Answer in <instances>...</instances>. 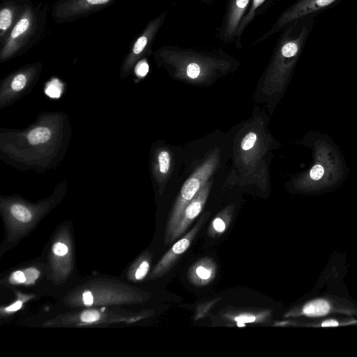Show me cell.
<instances>
[{
	"mask_svg": "<svg viewBox=\"0 0 357 357\" xmlns=\"http://www.w3.org/2000/svg\"><path fill=\"white\" fill-rule=\"evenodd\" d=\"M171 157L168 151H161L158 155V167L161 174L165 175L169 170Z\"/></svg>",
	"mask_w": 357,
	"mask_h": 357,
	"instance_id": "e0dca14e",
	"label": "cell"
},
{
	"mask_svg": "<svg viewBox=\"0 0 357 357\" xmlns=\"http://www.w3.org/2000/svg\"><path fill=\"white\" fill-rule=\"evenodd\" d=\"M31 24V17L29 13L26 12L23 17L19 20L13 29L10 38L3 49V53L5 54L11 52L15 47H17L18 43L22 40V38L29 30Z\"/></svg>",
	"mask_w": 357,
	"mask_h": 357,
	"instance_id": "30bf717a",
	"label": "cell"
},
{
	"mask_svg": "<svg viewBox=\"0 0 357 357\" xmlns=\"http://www.w3.org/2000/svg\"><path fill=\"white\" fill-rule=\"evenodd\" d=\"M54 253L58 256H63L68 252L67 246L61 243H56L52 248Z\"/></svg>",
	"mask_w": 357,
	"mask_h": 357,
	"instance_id": "f1b7e54d",
	"label": "cell"
},
{
	"mask_svg": "<svg viewBox=\"0 0 357 357\" xmlns=\"http://www.w3.org/2000/svg\"><path fill=\"white\" fill-rule=\"evenodd\" d=\"M208 215V213H206L202 216L196 225L172 246L155 268L153 271L155 275H162L174 266L181 255L189 248L195 237L206 221Z\"/></svg>",
	"mask_w": 357,
	"mask_h": 357,
	"instance_id": "5b68a950",
	"label": "cell"
},
{
	"mask_svg": "<svg viewBox=\"0 0 357 357\" xmlns=\"http://www.w3.org/2000/svg\"><path fill=\"white\" fill-rule=\"evenodd\" d=\"M211 186V183L207 181L185 207L171 235L166 241L167 243H172L183 236L194 220L198 217L204 208Z\"/></svg>",
	"mask_w": 357,
	"mask_h": 357,
	"instance_id": "277c9868",
	"label": "cell"
},
{
	"mask_svg": "<svg viewBox=\"0 0 357 357\" xmlns=\"http://www.w3.org/2000/svg\"><path fill=\"white\" fill-rule=\"evenodd\" d=\"M307 35L306 26L296 36L286 34L276 47L264 79L266 89L282 83L296 61Z\"/></svg>",
	"mask_w": 357,
	"mask_h": 357,
	"instance_id": "7a4b0ae2",
	"label": "cell"
},
{
	"mask_svg": "<svg viewBox=\"0 0 357 357\" xmlns=\"http://www.w3.org/2000/svg\"><path fill=\"white\" fill-rule=\"evenodd\" d=\"M234 211V206L230 205L221 211L208 226L207 234L211 238L222 235L229 226Z\"/></svg>",
	"mask_w": 357,
	"mask_h": 357,
	"instance_id": "8fae6325",
	"label": "cell"
},
{
	"mask_svg": "<svg viewBox=\"0 0 357 357\" xmlns=\"http://www.w3.org/2000/svg\"><path fill=\"white\" fill-rule=\"evenodd\" d=\"M83 301L85 305L91 306L93 303L92 294L89 291L83 293Z\"/></svg>",
	"mask_w": 357,
	"mask_h": 357,
	"instance_id": "f546056e",
	"label": "cell"
},
{
	"mask_svg": "<svg viewBox=\"0 0 357 357\" xmlns=\"http://www.w3.org/2000/svg\"><path fill=\"white\" fill-rule=\"evenodd\" d=\"M257 142V135L253 132L248 133L241 142V149L244 151H248L252 149Z\"/></svg>",
	"mask_w": 357,
	"mask_h": 357,
	"instance_id": "44dd1931",
	"label": "cell"
},
{
	"mask_svg": "<svg viewBox=\"0 0 357 357\" xmlns=\"http://www.w3.org/2000/svg\"><path fill=\"white\" fill-rule=\"evenodd\" d=\"M329 303L323 300L318 299L307 303L303 308V314L308 317H321L330 311Z\"/></svg>",
	"mask_w": 357,
	"mask_h": 357,
	"instance_id": "4fadbf2b",
	"label": "cell"
},
{
	"mask_svg": "<svg viewBox=\"0 0 357 357\" xmlns=\"http://www.w3.org/2000/svg\"><path fill=\"white\" fill-rule=\"evenodd\" d=\"M265 0H252V5L248 12V13L243 16L240 24H238L236 33L235 38L240 40L241 34L248 24L252 21L255 15V10L261 6ZM236 39V40H237Z\"/></svg>",
	"mask_w": 357,
	"mask_h": 357,
	"instance_id": "5bb4252c",
	"label": "cell"
},
{
	"mask_svg": "<svg viewBox=\"0 0 357 357\" xmlns=\"http://www.w3.org/2000/svg\"><path fill=\"white\" fill-rule=\"evenodd\" d=\"M218 161V157L217 153H215L211 155L183 185L167 223L165 241L171 235L185 207L208 181L215 171Z\"/></svg>",
	"mask_w": 357,
	"mask_h": 357,
	"instance_id": "3957f363",
	"label": "cell"
},
{
	"mask_svg": "<svg viewBox=\"0 0 357 357\" xmlns=\"http://www.w3.org/2000/svg\"><path fill=\"white\" fill-rule=\"evenodd\" d=\"M217 270V264L213 259L204 257L190 267L188 277L192 284L203 287L215 279Z\"/></svg>",
	"mask_w": 357,
	"mask_h": 357,
	"instance_id": "52a82bcc",
	"label": "cell"
},
{
	"mask_svg": "<svg viewBox=\"0 0 357 357\" xmlns=\"http://www.w3.org/2000/svg\"><path fill=\"white\" fill-rule=\"evenodd\" d=\"M10 282L12 284H22L26 282V277L22 271H15L10 277Z\"/></svg>",
	"mask_w": 357,
	"mask_h": 357,
	"instance_id": "484cf974",
	"label": "cell"
},
{
	"mask_svg": "<svg viewBox=\"0 0 357 357\" xmlns=\"http://www.w3.org/2000/svg\"><path fill=\"white\" fill-rule=\"evenodd\" d=\"M10 212L14 218L23 222H28L32 217L28 208L20 204H13L10 208Z\"/></svg>",
	"mask_w": 357,
	"mask_h": 357,
	"instance_id": "2e32d148",
	"label": "cell"
},
{
	"mask_svg": "<svg viewBox=\"0 0 357 357\" xmlns=\"http://www.w3.org/2000/svg\"><path fill=\"white\" fill-rule=\"evenodd\" d=\"M310 174V177L313 180H319L323 176L324 174V167L320 165H316L311 169Z\"/></svg>",
	"mask_w": 357,
	"mask_h": 357,
	"instance_id": "83f0119b",
	"label": "cell"
},
{
	"mask_svg": "<svg viewBox=\"0 0 357 357\" xmlns=\"http://www.w3.org/2000/svg\"><path fill=\"white\" fill-rule=\"evenodd\" d=\"M26 277V283L31 284L34 282V281L39 277L40 273L39 271L34 268H29L26 269L24 272Z\"/></svg>",
	"mask_w": 357,
	"mask_h": 357,
	"instance_id": "d4e9b609",
	"label": "cell"
},
{
	"mask_svg": "<svg viewBox=\"0 0 357 357\" xmlns=\"http://www.w3.org/2000/svg\"><path fill=\"white\" fill-rule=\"evenodd\" d=\"M13 22V12L8 8H3L0 11V29L3 34L8 30Z\"/></svg>",
	"mask_w": 357,
	"mask_h": 357,
	"instance_id": "ac0fdd59",
	"label": "cell"
},
{
	"mask_svg": "<svg viewBox=\"0 0 357 357\" xmlns=\"http://www.w3.org/2000/svg\"><path fill=\"white\" fill-rule=\"evenodd\" d=\"M80 319L83 322L92 323L100 319V314L96 310H86L82 312Z\"/></svg>",
	"mask_w": 357,
	"mask_h": 357,
	"instance_id": "603a6c76",
	"label": "cell"
},
{
	"mask_svg": "<svg viewBox=\"0 0 357 357\" xmlns=\"http://www.w3.org/2000/svg\"><path fill=\"white\" fill-rule=\"evenodd\" d=\"M216 300L211 301L197 306L195 320L202 319L206 316L211 308L217 303Z\"/></svg>",
	"mask_w": 357,
	"mask_h": 357,
	"instance_id": "ffe728a7",
	"label": "cell"
},
{
	"mask_svg": "<svg viewBox=\"0 0 357 357\" xmlns=\"http://www.w3.org/2000/svg\"><path fill=\"white\" fill-rule=\"evenodd\" d=\"M51 132L46 127H38L32 130L28 135V140L31 144L45 143L50 139Z\"/></svg>",
	"mask_w": 357,
	"mask_h": 357,
	"instance_id": "9a60e30c",
	"label": "cell"
},
{
	"mask_svg": "<svg viewBox=\"0 0 357 357\" xmlns=\"http://www.w3.org/2000/svg\"><path fill=\"white\" fill-rule=\"evenodd\" d=\"M271 312L268 310H264L257 312H238L236 314L227 313L224 315L225 319L233 321L235 323H264L270 317Z\"/></svg>",
	"mask_w": 357,
	"mask_h": 357,
	"instance_id": "7c38bea8",
	"label": "cell"
},
{
	"mask_svg": "<svg viewBox=\"0 0 357 357\" xmlns=\"http://www.w3.org/2000/svg\"><path fill=\"white\" fill-rule=\"evenodd\" d=\"M161 54L173 67L176 76L188 80L208 78L229 66L225 60L191 50L170 48L162 50Z\"/></svg>",
	"mask_w": 357,
	"mask_h": 357,
	"instance_id": "6da1fadb",
	"label": "cell"
},
{
	"mask_svg": "<svg viewBox=\"0 0 357 357\" xmlns=\"http://www.w3.org/2000/svg\"><path fill=\"white\" fill-rule=\"evenodd\" d=\"M336 0H299L285 10L275 22L271 29L261 38L265 39L280 31L284 25L301 17L325 8Z\"/></svg>",
	"mask_w": 357,
	"mask_h": 357,
	"instance_id": "8992f818",
	"label": "cell"
},
{
	"mask_svg": "<svg viewBox=\"0 0 357 357\" xmlns=\"http://www.w3.org/2000/svg\"><path fill=\"white\" fill-rule=\"evenodd\" d=\"M250 0H230L225 18L223 37L226 41L233 39L238 24L246 11Z\"/></svg>",
	"mask_w": 357,
	"mask_h": 357,
	"instance_id": "ba28073f",
	"label": "cell"
},
{
	"mask_svg": "<svg viewBox=\"0 0 357 357\" xmlns=\"http://www.w3.org/2000/svg\"><path fill=\"white\" fill-rule=\"evenodd\" d=\"M149 269V263L147 261H143L135 272V278L142 280L147 274Z\"/></svg>",
	"mask_w": 357,
	"mask_h": 357,
	"instance_id": "cb8c5ba5",
	"label": "cell"
},
{
	"mask_svg": "<svg viewBox=\"0 0 357 357\" xmlns=\"http://www.w3.org/2000/svg\"><path fill=\"white\" fill-rule=\"evenodd\" d=\"M112 0H68L59 4L54 11L59 17H69L83 14L109 3Z\"/></svg>",
	"mask_w": 357,
	"mask_h": 357,
	"instance_id": "9c48e42d",
	"label": "cell"
},
{
	"mask_svg": "<svg viewBox=\"0 0 357 357\" xmlns=\"http://www.w3.org/2000/svg\"><path fill=\"white\" fill-rule=\"evenodd\" d=\"M61 84L58 80H53L50 82L45 89V93L53 98H59L61 94Z\"/></svg>",
	"mask_w": 357,
	"mask_h": 357,
	"instance_id": "d6986e66",
	"label": "cell"
},
{
	"mask_svg": "<svg viewBox=\"0 0 357 357\" xmlns=\"http://www.w3.org/2000/svg\"><path fill=\"white\" fill-rule=\"evenodd\" d=\"M26 78L23 74L17 75L11 82V88L15 91L22 90L26 85Z\"/></svg>",
	"mask_w": 357,
	"mask_h": 357,
	"instance_id": "7402d4cb",
	"label": "cell"
},
{
	"mask_svg": "<svg viewBox=\"0 0 357 357\" xmlns=\"http://www.w3.org/2000/svg\"><path fill=\"white\" fill-rule=\"evenodd\" d=\"M22 302L21 301H17L15 302V303H13V305L7 307L6 308V311L7 312H14V311H16L17 310H19L21 307H22Z\"/></svg>",
	"mask_w": 357,
	"mask_h": 357,
	"instance_id": "4dcf8cb0",
	"label": "cell"
},
{
	"mask_svg": "<svg viewBox=\"0 0 357 357\" xmlns=\"http://www.w3.org/2000/svg\"><path fill=\"white\" fill-rule=\"evenodd\" d=\"M149 72V65L145 60L141 61L135 67V73L139 77H144Z\"/></svg>",
	"mask_w": 357,
	"mask_h": 357,
	"instance_id": "4316f807",
	"label": "cell"
},
{
	"mask_svg": "<svg viewBox=\"0 0 357 357\" xmlns=\"http://www.w3.org/2000/svg\"><path fill=\"white\" fill-rule=\"evenodd\" d=\"M339 325V323L333 319H329L324 321L321 324V326L323 327H331V326H337Z\"/></svg>",
	"mask_w": 357,
	"mask_h": 357,
	"instance_id": "1f68e13d",
	"label": "cell"
}]
</instances>
